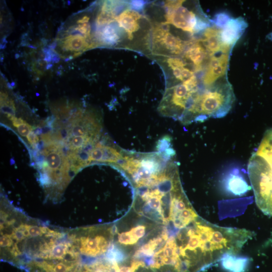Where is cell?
<instances>
[{
  "instance_id": "cell-15",
  "label": "cell",
  "mask_w": 272,
  "mask_h": 272,
  "mask_svg": "<svg viewBox=\"0 0 272 272\" xmlns=\"http://www.w3.org/2000/svg\"><path fill=\"white\" fill-rule=\"evenodd\" d=\"M32 129V127L27 123L21 124L17 128L19 133L23 137L27 136L31 132Z\"/></svg>"
},
{
  "instance_id": "cell-18",
  "label": "cell",
  "mask_w": 272,
  "mask_h": 272,
  "mask_svg": "<svg viewBox=\"0 0 272 272\" xmlns=\"http://www.w3.org/2000/svg\"><path fill=\"white\" fill-rule=\"evenodd\" d=\"M60 138L64 139L67 137V131L65 129H62L59 131Z\"/></svg>"
},
{
  "instance_id": "cell-6",
  "label": "cell",
  "mask_w": 272,
  "mask_h": 272,
  "mask_svg": "<svg viewBox=\"0 0 272 272\" xmlns=\"http://www.w3.org/2000/svg\"><path fill=\"white\" fill-rule=\"evenodd\" d=\"M221 185L226 193L233 196H242L250 189V186L237 169L226 173L222 179Z\"/></svg>"
},
{
  "instance_id": "cell-10",
  "label": "cell",
  "mask_w": 272,
  "mask_h": 272,
  "mask_svg": "<svg viewBox=\"0 0 272 272\" xmlns=\"http://www.w3.org/2000/svg\"><path fill=\"white\" fill-rule=\"evenodd\" d=\"M46 161L48 165L47 168L51 169L54 172L59 170L62 164V155L60 152H52L47 154Z\"/></svg>"
},
{
  "instance_id": "cell-19",
  "label": "cell",
  "mask_w": 272,
  "mask_h": 272,
  "mask_svg": "<svg viewBox=\"0 0 272 272\" xmlns=\"http://www.w3.org/2000/svg\"><path fill=\"white\" fill-rule=\"evenodd\" d=\"M268 38L269 39L272 40V32H271V33L268 35Z\"/></svg>"
},
{
  "instance_id": "cell-4",
  "label": "cell",
  "mask_w": 272,
  "mask_h": 272,
  "mask_svg": "<svg viewBox=\"0 0 272 272\" xmlns=\"http://www.w3.org/2000/svg\"><path fill=\"white\" fill-rule=\"evenodd\" d=\"M247 26V22L242 17L230 18L221 28V37L223 44L232 49L245 31Z\"/></svg>"
},
{
  "instance_id": "cell-13",
  "label": "cell",
  "mask_w": 272,
  "mask_h": 272,
  "mask_svg": "<svg viewBox=\"0 0 272 272\" xmlns=\"http://www.w3.org/2000/svg\"><path fill=\"white\" fill-rule=\"evenodd\" d=\"M171 139L168 136L163 137L159 141L157 146V149L159 152H163L164 150L170 148Z\"/></svg>"
},
{
  "instance_id": "cell-1",
  "label": "cell",
  "mask_w": 272,
  "mask_h": 272,
  "mask_svg": "<svg viewBox=\"0 0 272 272\" xmlns=\"http://www.w3.org/2000/svg\"><path fill=\"white\" fill-rule=\"evenodd\" d=\"M185 1H166L164 2V22L173 28L193 35L210 26V20L201 10L198 12L184 6Z\"/></svg>"
},
{
  "instance_id": "cell-9",
  "label": "cell",
  "mask_w": 272,
  "mask_h": 272,
  "mask_svg": "<svg viewBox=\"0 0 272 272\" xmlns=\"http://www.w3.org/2000/svg\"><path fill=\"white\" fill-rule=\"evenodd\" d=\"M254 153L260 157L272 173V128L265 132L260 144Z\"/></svg>"
},
{
  "instance_id": "cell-16",
  "label": "cell",
  "mask_w": 272,
  "mask_h": 272,
  "mask_svg": "<svg viewBox=\"0 0 272 272\" xmlns=\"http://www.w3.org/2000/svg\"><path fill=\"white\" fill-rule=\"evenodd\" d=\"M72 133L74 136H85L86 135V131L84 128L80 125H76L72 129Z\"/></svg>"
},
{
  "instance_id": "cell-5",
  "label": "cell",
  "mask_w": 272,
  "mask_h": 272,
  "mask_svg": "<svg viewBox=\"0 0 272 272\" xmlns=\"http://www.w3.org/2000/svg\"><path fill=\"white\" fill-rule=\"evenodd\" d=\"M221 28L213 24L206 28L200 39L203 46L210 56L217 53H230L231 49L226 47L221 40Z\"/></svg>"
},
{
  "instance_id": "cell-12",
  "label": "cell",
  "mask_w": 272,
  "mask_h": 272,
  "mask_svg": "<svg viewBox=\"0 0 272 272\" xmlns=\"http://www.w3.org/2000/svg\"><path fill=\"white\" fill-rule=\"evenodd\" d=\"M90 138L87 135L75 137L71 142V148L72 149L80 148L90 141Z\"/></svg>"
},
{
  "instance_id": "cell-8",
  "label": "cell",
  "mask_w": 272,
  "mask_h": 272,
  "mask_svg": "<svg viewBox=\"0 0 272 272\" xmlns=\"http://www.w3.org/2000/svg\"><path fill=\"white\" fill-rule=\"evenodd\" d=\"M222 269L227 272H245L250 262L248 257L237 254H225L220 260Z\"/></svg>"
},
{
  "instance_id": "cell-11",
  "label": "cell",
  "mask_w": 272,
  "mask_h": 272,
  "mask_svg": "<svg viewBox=\"0 0 272 272\" xmlns=\"http://www.w3.org/2000/svg\"><path fill=\"white\" fill-rule=\"evenodd\" d=\"M103 157L101 162L116 163L122 158V155L115 149L109 146H103Z\"/></svg>"
},
{
  "instance_id": "cell-3",
  "label": "cell",
  "mask_w": 272,
  "mask_h": 272,
  "mask_svg": "<svg viewBox=\"0 0 272 272\" xmlns=\"http://www.w3.org/2000/svg\"><path fill=\"white\" fill-rule=\"evenodd\" d=\"M229 54L221 53L211 57L206 66L205 74L201 80L203 85L209 88L226 77L229 64Z\"/></svg>"
},
{
  "instance_id": "cell-7",
  "label": "cell",
  "mask_w": 272,
  "mask_h": 272,
  "mask_svg": "<svg viewBox=\"0 0 272 272\" xmlns=\"http://www.w3.org/2000/svg\"><path fill=\"white\" fill-rule=\"evenodd\" d=\"M210 56L200 39H196L187 47L181 57L191 64L197 72L203 69Z\"/></svg>"
},
{
  "instance_id": "cell-17",
  "label": "cell",
  "mask_w": 272,
  "mask_h": 272,
  "mask_svg": "<svg viewBox=\"0 0 272 272\" xmlns=\"http://www.w3.org/2000/svg\"><path fill=\"white\" fill-rule=\"evenodd\" d=\"M27 141L31 145H34L37 143L39 141V138L37 134L34 131H31L26 136Z\"/></svg>"
},
{
  "instance_id": "cell-14",
  "label": "cell",
  "mask_w": 272,
  "mask_h": 272,
  "mask_svg": "<svg viewBox=\"0 0 272 272\" xmlns=\"http://www.w3.org/2000/svg\"><path fill=\"white\" fill-rule=\"evenodd\" d=\"M102 157L103 151L101 148H96L90 152V159L91 160L101 161Z\"/></svg>"
},
{
  "instance_id": "cell-2",
  "label": "cell",
  "mask_w": 272,
  "mask_h": 272,
  "mask_svg": "<svg viewBox=\"0 0 272 272\" xmlns=\"http://www.w3.org/2000/svg\"><path fill=\"white\" fill-rule=\"evenodd\" d=\"M248 174L257 206L263 214L272 216V173L253 153L248 164Z\"/></svg>"
}]
</instances>
